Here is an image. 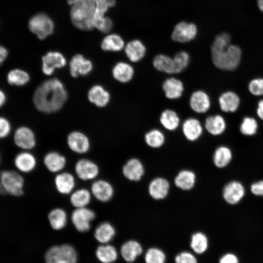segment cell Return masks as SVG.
I'll list each match as a JSON object with an SVG mask.
<instances>
[{
	"label": "cell",
	"instance_id": "cell-1",
	"mask_svg": "<svg viewBox=\"0 0 263 263\" xmlns=\"http://www.w3.org/2000/svg\"><path fill=\"white\" fill-rule=\"evenodd\" d=\"M68 97L63 84L56 78L46 80L40 84L33 95L35 106L45 113H56L60 110Z\"/></svg>",
	"mask_w": 263,
	"mask_h": 263
},
{
	"label": "cell",
	"instance_id": "cell-2",
	"mask_svg": "<svg viewBox=\"0 0 263 263\" xmlns=\"http://www.w3.org/2000/svg\"><path fill=\"white\" fill-rule=\"evenodd\" d=\"M231 37L227 32L216 36L210 48L212 62L218 69L232 71L239 66L242 58L240 47L231 43Z\"/></svg>",
	"mask_w": 263,
	"mask_h": 263
},
{
	"label": "cell",
	"instance_id": "cell-3",
	"mask_svg": "<svg viewBox=\"0 0 263 263\" xmlns=\"http://www.w3.org/2000/svg\"><path fill=\"white\" fill-rule=\"evenodd\" d=\"M95 10V0H82L72 5L70 14L72 23L80 30H92L94 28Z\"/></svg>",
	"mask_w": 263,
	"mask_h": 263
},
{
	"label": "cell",
	"instance_id": "cell-4",
	"mask_svg": "<svg viewBox=\"0 0 263 263\" xmlns=\"http://www.w3.org/2000/svg\"><path fill=\"white\" fill-rule=\"evenodd\" d=\"M0 182L7 195L22 196L24 193L25 180L23 174L15 169H4L0 171Z\"/></svg>",
	"mask_w": 263,
	"mask_h": 263
},
{
	"label": "cell",
	"instance_id": "cell-5",
	"mask_svg": "<svg viewBox=\"0 0 263 263\" xmlns=\"http://www.w3.org/2000/svg\"><path fill=\"white\" fill-rule=\"evenodd\" d=\"M28 25L29 30L41 40L51 35L55 29L53 20L44 13H38L33 16L29 20Z\"/></svg>",
	"mask_w": 263,
	"mask_h": 263
},
{
	"label": "cell",
	"instance_id": "cell-6",
	"mask_svg": "<svg viewBox=\"0 0 263 263\" xmlns=\"http://www.w3.org/2000/svg\"><path fill=\"white\" fill-rule=\"evenodd\" d=\"M96 217L95 212L88 207L76 208L71 214V221L75 228L78 232L85 233L89 231L91 223Z\"/></svg>",
	"mask_w": 263,
	"mask_h": 263
},
{
	"label": "cell",
	"instance_id": "cell-7",
	"mask_svg": "<svg viewBox=\"0 0 263 263\" xmlns=\"http://www.w3.org/2000/svg\"><path fill=\"white\" fill-rule=\"evenodd\" d=\"M198 28L193 22L182 21L177 23L171 33V38L175 42L184 43L196 38Z\"/></svg>",
	"mask_w": 263,
	"mask_h": 263
},
{
	"label": "cell",
	"instance_id": "cell-8",
	"mask_svg": "<svg viewBox=\"0 0 263 263\" xmlns=\"http://www.w3.org/2000/svg\"><path fill=\"white\" fill-rule=\"evenodd\" d=\"M74 170L77 177L83 181L95 180L100 173L96 163L87 158H81L75 165Z\"/></svg>",
	"mask_w": 263,
	"mask_h": 263
},
{
	"label": "cell",
	"instance_id": "cell-9",
	"mask_svg": "<svg viewBox=\"0 0 263 263\" xmlns=\"http://www.w3.org/2000/svg\"><path fill=\"white\" fill-rule=\"evenodd\" d=\"M15 145L21 150L31 151L36 146V135L34 132L26 126L18 128L13 135Z\"/></svg>",
	"mask_w": 263,
	"mask_h": 263
},
{
	"label": "cell",
	"instance_id": "cell-10",
	"mask_svg": "<svg viewBox=\"0 0 263 263\" xmlns=\"http://www.w3.org/2000/svg\"><path fill=\"white\" fill-rule=\"evenodd\" d=\"M15 169L22 174L33 171L37 166L36 156L29 150H21L17 153L13 160Z\"/></svg>",
	"mask_w": 263,
	"mask_h": 263
},
{
	"label": "cell",
	"instance_id": "cell-11",
	"mask_svg": "<svg viewBox=\"0 0 263 263\" xmlns=\"http://www.w3.org/2000/svg\"><path fill=\"white\" fill-rule=\"evenodd\" d=\"M66 63V59L61 53L49 51L42 57V71L45 75H50L56 69L64 67Z\"/></svg>",
	"mask_w": 263,
	"mask_h": 263
},
{
	"label": "cell",
	"instance_id": "cell-12",
	"mask_svg": "<svg viewBox=\"0 0 263 263\" xmlns=\"http://www.w3.org/2000/svg\"><path fill=\"white\" fill-rule=\"evenodd\" d=\"M90 191L93 197L102 203L110 201L114 195L113 186L104 179L94 180L91 185Z\"/></svg>",
	"mask_w": 263,
	"mask_h": 263
},
{
	"label": "cell",
	"instance_id": "cell-13",
	"mask_svg": "<svg viewBox=\"0 0 263 263\" xmlns=\"http://www.w3.org/2000/svg\"><path fill=\"white\" fill-rule=\"evenodd\" d=\"M67 143L69 148L76 154L86 153L90 149L89 138L80 132L74 131L70 132L67 136Z\"/></svg>",
	"mask_w": 263,
	"mask_h": 263
},
{
	"label": "cell",
	"instance_id": "cell-14",
	"mask_svg": "<svg viewBox=\"0 0 263 263\" xmlns=\"http://www.w3.org/2000/svg\"><path fill=\"white\" fill-rule=\"evenodd\" d=\"M189 105L194 112L199 114L205 113L210 108V98L205 91L196 90L190 96Z\"/></svg>",
	"mask_w": 263,
	"mask_h": 263
},
{
	"label": "cell",
	"instance_id": "cell-15",
	"mask_svg": "<svg viewBox=\"0 0 263 263\" xmlns=\"http://www.w3.org/2000/svg\"><path fill=\"white\" fill-rule=\"evenodd\" d=\"M54 185L59 194L70 195L75 189L76 180L71 173L62 171L55 176Z\"/></svg>",
	"mask_w": 263,
	"mask_h": 263
},
{
	"label": "cell",
	"instance_id": "cell-16",
	"mask_svg": "<svg viewBox=\"0 0 263 263\" xmlns=\"http://www.w3.org/2000/svg\"><path fill=\"white\" fill-rule=\"evenodd\" d=\"M245 194V189L242 184L237 181L228 183L224 188L223 196L230 205L238 203Z\"/></svg>",
	"mask_w": 263,
	"mask_h": 263
},
{
	"label": "cell",
	"instance_id": "cell-17",
	"mask_svg": "<svg viewBox=\"0 0 263 263\" xmlns=\"http://www.w3.org/2000/svg\"><path fill=\"white\" fill-rule=\"evenodd\" d=\"M70 72L72 76L77 77L79 75H86L93 69L92 62L81 54L73 56L69 63Z\"/></svg>",
	"mask_w": 263,
	"mask_h": 263
},
{
	"label": "cell",
	"instance_id": "cell-18",
	"mask_svg": "<svg viewBox=\"0 0 263 263\" xmlns=\"http://www.w3.org/2000/svg\"><path fill=\"white\" fill-rule=\"evenodd\" d=\"M43 162L49 171L57 174L63 171L67 165V159L59 152L52 151L44 156Z\"/></svg>",
	"mask_w": 263,
	"mask_h": 263
},
{
	"label": "cell",
	"instance_id": "cell-19",
	"mask_svg": "<svg viewBox=\"0 0 263 263\" xmlns=\"http://www.w3.org/2000/svg\"><path fill=\"white\" fill-rule=\"evenodd\" d=\"M162 89L167 98L176 100L182 97L185 88L183 82L180 79L170 77L164 81Z\"/></svg>",
	"mask_w": 263,
	"mask_h": 263
},
{
	"label": "cell",
	"instance_id": "cell-20",
	"mask_svg": "<svg viewBox=\"0 0 263 263\" xmlns=\"http://www.w3.org/2000/svg\"><path fill=\"white\" fill-rule=\"evenodd\" d=\"M182 131L185 138L189 141L198 140L203 132V127L200 121L194 117L186 119L182 124Z\"/></svg>",
	"mask_w": 263,
	"mask_h": 263
},
{
	"label": "cell",
	"instance_id": "cell-21",
	"mask_svg": "<svg viewBox=\"0 0 263 263\" xmlns=\"http://www.w3.org/2000/svg\"><path fill=\"white\" fill-rule=\"evenodd\" d=\"M122 171L127 179L131 181H138L143 176L145 169L141 161L133 158L128 160L124 164Z\"/></svg>",
	"mask_w": 263,
	"mask_h": 263
},
{
	"label": "cell",
	"instance_id": "cell-22",
	"mask_svg": "<svg viewBox=\"0 0 263 263\" xmlns=\"http://www.w3.org/2000/svg\"><path fill=\"white\" fill-rule=\"evenodd\" d=\"M124 51L126 56L131 62L136 63L145 57L147 49L142 41L134 39L127 43L124 47Z\"/></svg>",
	"mask_w": 263,
	"mask_h": 263
},
{
	"label": "cell",
	"instance_id": "cell-23",
	"mask_svg": "<svg viewBox=\"0 0 263 263\" xmlns=\"http://www.w3.org/2000/svg\"><path fill=\"white\" fill-rule=\"evenodd\" d=\"M142 252L141 244L138 241L133 240L124 242L120 249V254L122 258L128 263L135 262Z\"/></svg>",
	"mask_w": 263,
	"mask_h": 263
},
{
	"label": "cell",
	"instance_id": "cell-24",
	"mask_svg": "<svg viewBox=\"0 0 263 263\" xmlns=\"http://www.w3.org/2000/svg\"><path fill=\"white\" fill-rule=\"evenodd\" d=\"M240 98L237 93L227 91L222 93L218 98L221 110L225 113L235 112L240 105Z\"/></svg>",
	"mask_w": 263,
	"mask_h": 263
},
{
	"label": "cell",
	"instance_id": "cell-25",
	"mask_svg": "<svg viewBox=\"0 0 263 263\" xmlns=\"http://www.w3.org/2000/svg\"><path fill=\"white\" fill-rule=\"evenodd\" d=\"M170 185L168 181L162 177L153 179L149 184L148 191L154 199H163L168 195Z\"/></svg>",
	"mask_w": 263,
	"mask_h": 263
},
{
	"label": "cell",
	"instance_id": "cell-26",
	"mask_svg": "<svg viewBox=\"0 0 263 263\" xmlns=\"http://www.w3.org/2000/svg\"><path fill=\"white\" fill-rule=\"evenodd\" d=\"M112 74L114 78L117 81L126 83L133 78L134 69L130 63L120 61L116 63L113 66Z\"/></svg>",
	"mask_w": 263,
	"mask_h": 263
},
{
	"label": "cell",
	"instance_id": "cell-27",
	"mask_svg": "<svg viewBox=\"0 0 263 263\" xmlns=\"http://www.w3.org/2000/svg\"><path fill=\"white\" fill-rule=\"evenodd\" d=\"M204 127L209 134L218 136L224 132L226 128V123L222 115H210L205 119Z\"/></svg>",
	"mask_w": 263,
	"mask_h": 263
},
{
	"label": "cell",
	"instance_id": "cell-28",
	"mask_svg": "<svg viewBox=\"0 0 263 263\" xmlns=\"http://www.w3.org/2000/svg\"><path fill=\"white\" fill-rule=\"evenodd\" d=\"M89 100L98 107L102 108L110 100L109 93L102 86L95 85L91 88L88 93Z\"/></svg>",
	"mask_w": 263,
	"mask_h": 263
},
{
	"label": "cell",
	"instance_id": "cell-29",
	"mask_svg": "<svg viewBox=\"0 0 263 263\" xmlns=\"http://www.w3.org/2000/svg\"><path fill=\"white\" fill-rule=\"evenodd\" d=\"M114 226L108 222L100 223L95 228L94 237L101 244H109L115 235Z\"/></svg>",
	"mask_w": 263,
	"mask_h": 263
},
{
	"label": "cell",
	"instance_id": "cell-30",
	"mask_svg": "<svg viewBox=\"0 0 263 263\" xmlns=\"http://www.w3.org/2000/svg\"><path fill=\"white\" fill-rule=\"evenodd\" d=\"M153 67L157 71L168 74H177L173 57L164 54L156 55L152 60Z\"/></svg>",
	"mask_w": 263,
	"mask_h": 263
},
{
	"label": "cell",
	"instance_id": "cell-31",
	"mask_svg": "<svg viewBox=\"0 0 263 263\" xmlns=\"http://www.w3.org/2000/svg\"><path fill=\"white\" fill-rule=\"evenodd\" d=\"M90 190L84 188L75 189L70 194V202L72 206L76 208L88 207L92 198Z\"/></svg>",
	"mask_w": 263,
	"mask_h": 263
},
{
	"label": "cell",
	"instance_id": "cell-32",
	"mask_svg": "<svg viewBox=\"0 0 263 263\" xmlns=\"http://www.w3.org/2000/svg\"><path fill=\"white\" fill-rule=\"evenodd\" d=\"M48 220L53 229L60 230L64 228L67 224V213L61 207H55L49 212Z\"/></svg>",
	"mask_w": 263,
	"mask_h": 263
},
{
	"label": "cell",
	"instance_id": "cell-33",
	"mask_svg": "<svg viewBox=\"0 0 263 263\" xmlns=\"http://www.w3.org/2000/svg\"><path fill=\"white\" fill-rule=\"evenodd\" d=\"M97 259L101 263H113L118 257L117 249L109 244H101L95 252Z\"/></svg>",
	"mask_w": 263,
	"mask_h": 263
},
{
	"label": "cell",
	"instance_id": "cell-34",
	"mask_svg": "<svg viewBox=\"0 0 263 263\" xmlns=\"http://www.w3.org/2000/svg\"><path fill=\"white\" fill-rule=\"evenodd\" d=\"M180 121L178 113L170 109L163 110L159 116L160 124L169 131H174L177 130L180 125Z\"/></svg>",
	"mask_w": 263,
	"mask_h": 263
},
{
	"label": "cell",
	"instance_id": "cell-35",
	"mask_svg": "<svg viewBox=\"0 0 263 263\" xmlns=\"http://www.w3.org/2000/svg\"><path fill=\"white\" fill-rule=\"evenodd\" d=\"M125 46L123 38L115 33L106 35L101 42V48L106 51L119 52L124 48Z\"/></svg>",
	"mask_w": 263,
	"mask_h": 263
},
{
	"label": "cell",
	"instance_id": "cell-36",
	"mask_svg": "<svg viewBox=\"0 0 263 263\" xmlns=\"http://www.w3.org/2000/svg\"><path fill=\"white\" fill-rule=\"evenodd\" d=\"M174 182L177 188L184 190H188L194 186L196 182V175L191 170H182L176 176Z\"/></svg>",
	"mask_w": 263,
	"mask_h": 263
},
{
	"label": "cell",
	"instance_id": "cell-37",
	"mask_svg": "<svg viewBox=\"0 0 263 263\" xmlns=\"http://www.w3.org/2000/svg\"><path fill=\"white\" fill-rule=\"evenodd\" d=\"M190 247L195 254L205 253L208 247V240L206 235L202 232L193 233L190 238Z\"/></svg>",
	"mask_w": 263,
	"mask_h": 263
},
{
	"label": "cell",
	"instance_id": "cell-38",
	"mask_svg": "<svg viewBox=\"0 0 263 263\" xmlns=\"http://www.w3.org/2000/svg\"><path fill=\"white\" fill-rule=\"evenodd\" d=\"M232 154L230 149L224 146H221L215 150L213 156L214 165L219 168L226 167L231 161Z\"/></svg>",
	"mask_w": 263,
	"mask_h": 263
},
{
	"label": "cell",
	"instance_id": "cell-39",
	"mask_svg": "<svg viewBox=\"0 0 263 263\" xmlns=\"http://www.w3.org/2000/svg\"><path fill=\"white\" fill-rule=\"evenodd\" d=\"M6 78L9 84L18 86H23L30 80V76L28 73L19 69H14L10 70L8 73Z\"/></svg>",
	"mask_w": 263,
	"mask_h": 263
},
{
	"label": "cell",
	"instance_id": "cell-40",
	"mask_svg": "<svg viewBox=\"0 0 263 263\" xmlns=\"http://www.w3.org/2000/svg\"><path fill=\"white\" fill-rule=\"evenodd\" d=\"M144 140L150 147L158 148L164 145L165 142V136L160 130L153 129L145 133Z\"/></svg>",
	"mask_w": 263,
	"mask_h": 263
},
{
	"label": "cell",
	"instance_id": "cell-41",
	"mask_svg": "<svg viewBox=\"0 0 263 263\" xmlns=\"http://www.w3.org/2000/svg\"><path fill=\"white\" fill-rule=\"evenodd\" d=\"M166 258L165 253L155 247L149 248L144 255L145 263H166Z\"/></svg>",
	"mask_w": 263,
	"mask_h": 263
},
{
	"label": "cell",
	"instance_id": "cell-42",
	"mask_svg": "<svg viewBox=\"0 0 263 263\" xmlns=\"http://www.w3.org/2000/svg\"><path fill=\"white\" fill-rule=\"evenodd\" d=\"M60 245V261L63 260L68 263H77V254L75 248L71 244H64Z\"/></svg>",
	"mask_w": 263,
	"mask_h": 263
},
{
	"label": "cell",
	"instance_id": "cell-43",
	"mask_svg": "<svg viewBox=\"0 0 263 263\" xmlns=\"http://www.w3.org/2000/svg\"><path fill=\"white\" fill-rule=\"evenodd\" d=\"M258 127V123L254 118L246 116L241 123L240 131L243 135L252 136L256 133Z\"/></svg>",
	"mask_w": 263,
	"mask_h": 263
},
{
	"label": "cell",
	"instance_id": "cell-44",
	"mask_svg": "<svg viewBox=\"0 0 263 263\" xmlns=\"http://www.w3.org/2000/svg\"><path fill=\"white\" fill-rule=\"evenodd\" d=\"M94 27L103 33H109L113 29V23L108 17L104 16H94Z\"/></svg>",
	"mask_w": 263,
	"mask_h": 263
},
{
	"label": "cell",
	"instance_id": "cell-45",
	"mask_svg": "<svg viewBox=\"0 0 263 263\" xmlns=\"http://www.w3.org/2000/svg\"><path fill=\"white\" fill-rule=\"evenodd\" d=\"M175 62L177 74L183 71L189 65L190 62V56L186 51L178 52L173 57Z\"/></svg>",
	"mask_w": 263,
	"mask_h": 263
},
{
	"label": "cell",
	"instance_id": "cell-46",
	"mask_svg": "<svg viewBox=\"0 0 263 263\" xmlns=\"http://www.w3.org/2000/svg\"><path fill=\"white\" fill-rule=\"evenodd\" d=\"M59 250V245H55L50 247L45 253V263H56L60 261Z\"/></svg>",
	"mask_w": 263,
	"mask_h": 263
},
{
	"label": "cell",
	"instance_id": "cell-47",
	"mask_svg": "<svg viewBox=\"0 0 263 263\" xmlns=\"http://www.w3.org/2000/svg\"><path fill=\"white\" fill-rule=\"evenodd\" d=\"M251 94L255 96L263 95V78H257L251 80L248 86Z\"/></svg>",
	"mask_w": 263,
	"mask_h": 263
},
{
	"label": "cell",
	"instance_id": "cell-48",
	"mask_svg": "<svg viewBox=\"0 0 263 263\" xmlns=\"http://www.w3.org/2000/svg\"><path fill=\"white\" fill-rule=\"evenodd\" d=\"M174 262L175 263H198V260L192 253L183 251L175 256Z\"/></svg>",
	"mask_w": 263,
	"mask_h": 263
},
{
	"label": "cell",
	"instance_id": "cell-49",
	"mask_svg": "<svg viewBox=\"0 0 263 263\" xmlns=\"http://www.w3.org/2000/svg\"><path fill=\"white\" fill-rule=\"evenodd\" d=\"M11 125L6 118L0 116V139L7 137L11 132Z\"/></svg>",
	"mask_w": 263,
	"mask_h": 263
},
{
	"label": "cell",
	"instance_id": "cell-50",
	"mask_svg": "<svg viewBox=\"0 0 263 263\" xmlns=\"http://www.w3.org/2000/svg\"><path fill=\"white\" fill-rule=\"evenodd\" d=\"M238 256L234 253L228 252L223 255L219 260V263H239Z\"/></svg>",
	"mask_w": 263,
	"mask_h": 263
},
{
	"label": "cell",
	"instance_id": "cell-51",
	"mask_svg": "<svg viewBox=\"0 0 263 263\" xmlns=\"http://www.w3.org/2000/svg\"><path fill=\"white\" fill-rule=\"evenodd\" d=\"M250 190L253 194L263 197V180L259 181L252 184L250 187Z\"/></svg>",
	"mask_w": 263,
	"mask_h": 263
},
{
	"label": "cell",
	"instance_id": "cell-52",
	"mask_svg": "<svg viewBox=\"0 0 263 263\" xmlns=\"http://www.w3.org/2000/svg\"><path fill=\"white\" fill-rule=\"evenodd\" d=\"M8 55L7 49L0 44V65L6 60Z\"/></svg>",
	"mask_w": 263,
	"mask_h": 263
},
{
	"label": "cell",
	"instance_id": "cell-53",
	"mask_svg": "<svg viewBox=\"0 0 263 263\" xmlns=\"http://www.w3.org/2000/svg\"><path fill=\"white\" fill-rule=\"evenodd\" d=\"M256 112L258 117L263 120V99L258 102Z\"/></svg>",
	"mask_w": 263,
	"mask_h": 263
},
{
	"label": "cell",
	"instance_id": "cell-54",
	"mask_svg": "<svg viewBox=\"0 0 263 263\" xmlns=\"http://www.w3.org/2000/svg\"><path fill=\"white\" fill-rule=\"evenodd\" d=\"M6 100V96L5 93L0 89V108L5 104Z\"/></svg>",
	"mask_w": 263,
	"mask_h": 263
},
{
	"label": "cell",
	"instance_id": "cell-55",
	"mask_svg": "<svg viewBox=\"0 0 263 263\" xmlns=\"http://www.w3.org/2000/svg\"><path fill=\"white\" fill-rule=\"evenodd\" d=\"M257 5L258 9L263 12V0H257Z\"/></svg>",
	"mask_w": 263,
	"mask_h": 263
},
{
	"label": "cell",
	"instance_id": "cell-56",
	"mask_svg": "<svg viewBox=\"0 0 263 263\" xmlns=\"http://www.w3.org/2000/svg\"><path fill=\"white\" fill-rule=\"evenodd\" d=\"M7 195L6 193L5 192V190L1 184V183L0 182V196H4Z\"/></svg>",
	"mask_w": 263,
	"mask_h": 263
},
{
	"label": "cell",
	"instance_id": "cell-57",
	"mask_svg": "<svg viewBox=\"0 0 263 263\" xmlns=\"http://www.w3.org/2000/svg\"><path fill=\"white\" fill-rule=\"evenodd\" d=\"M67 0V2H68V3L70 5H73L76 3H77L78 2L82 0Z\"/></svg>",
	"mask_w": 263,
	"mask_h": 263
},
{
	"label": "cell",
	"instance_id": "cell-58",
	"mask_svg": "<svg viewBox=\"0 0 263 263\" xmlns=\"http://www.w3.org/2000/svg\"><path fill=\"white\" fill-rule=\"evenodd\" d=\"M56 263H68L66 262V261H63V260H60V261H59L58 262H57Z\"/></svg>",
	"mask_w": 263,
	"mask_h": 263
},
{
	"label": "cell",
	"instance_id": "cell-59",
	"mask_svg": "<svg viewBox=\"0 0 263 263\" xmlns=\"http://www.w3.org/2000/svg\"><path fill=\"white\" fill-rule=\"evenodd\" d=\"M1 161H2V157H1V153L0 152V165H1Z\"/></svg>",
	"mask_w": 263,
	"mask_h": 263
}]
</instances>
